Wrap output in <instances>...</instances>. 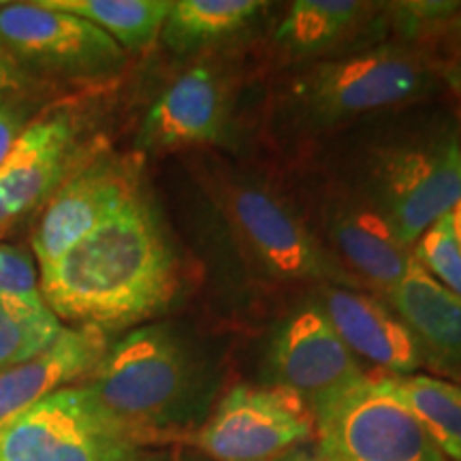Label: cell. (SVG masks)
I'll return each mask as SVG.
<instances>
[{
    "label": "cell",
    "mask_w": 461,
    "mask_h": 461,
    "mask_svg": "<svg viewBox=\"0 0 461 461\" xmlns=\"http://www.w3.org/2000/svg\"><path fill=\"white\" fill-rule=\"evenodd\" d=\"M177 269L160 218L137 193L43 269L41 291L60 322L107 333L163 312Z\"/></svg>",
    "instance_id": "obj_1"
},
{
    "label": "cell",
    "mask_w": 461,
    "mask_h": 461,
    "mask_svg": "<svg viewBox=\"0 0 461 461\" xmlns=\"http://www.w3.org/2000/svg\"><path fill=\"white\" fill-rule=\"evenodd\" d=\"M336 182L412 248L461 201L459 120L445 109L419 105L376 118L348 146Z\"/></svg>",
    "instance_id": "obj_2"
},
{
    "label": "cell",
    "mask_w": 461,
    "mask_h": 461,
    "mask_svg": "<svg viewBox=\"0 0 461 461\" xmlns=\"http://www.w3.org/2000/svg\"><path fill=\"white\" fill-rule=\"evenodd\" d=\"M96 406L137 445L186 425L205 400V370L169 325H143L103 355L84 380Z\"/></svg>",
    "instance_id": "obj_3"
},
{
    "label": "cell",
    "mask_w": 461,
    "mask_h": 461,
    "mask_svg": "<svg viewBox=\"0 0 461 461\" xmlns=\"http://www.w3.org/2000/svg\"><path fill=\"white\" fill-rule=\"evenodd\" d=\"M434 62L411 45L384 43L299 73L282 99L288 129L316 135L366 115L419 105L436 88Z\"/></svg>",
    "instance_id": "obj_4"
},
{
    "label": "cell",
    "mask_w": 461,
    "mask_h": 461,
    "mask_svg": "<svg viewBox=\"0 0 461 461\" xmlns=\"http://www.w3.org/2000/svg\"><path fill=\"white\" fill-rule=\"evenodd\" d=\"M321 461H448L389 387L363 376L312 408Z\"/></svg>",
    "instance_id": "obj_5"
},
{
    "label": "cell",
    "mask_w": 461,
    "mask_h": 461,
    "mask_svg": "<svg viewBox=\"0 0 461 461\" xmlns=\"http://www.w3.org/2000/svg\"><path fill=\"white\" fill-rule=\"evenodd\" d=\"M221 199L235 238L261 272L278 280L353 285V276L322 246L305 218L269 184L230 177L222 184Z\"/></svg>",
    "instance_id": "obj_6"
},
{
    "label": "cell",
    "mask_w": 461,
    "mask_h": 461,
    "mask_svg": "<svg viewBox=\"0 0 461 461\" xmlns=\"http://www.w3.org/2000/svg\"><path fill=\"white\" fill-rule=\"evenodd\" d=\"M137 451L84 384L56 391L0 425V461H135Z\"/></svg>",
    "instance_id": "obj_7"
},
{
    "label": "cell",
    "mask_w": 461,
    "mask_h": 461,
    "mask_svg": "<svg viewBox=\"0 0 461 461\" xmlns=\"http://www.w3.org/2000/svg\"><path fill=\"white\" fill-rule=\"evenodd\" d=\"M314 436L312 408L276 384H238L194 431L212 461H276Z\"/></svg>",
    "instance_id": "obj_8"
},
{
    "label": "cell",
    "mask_w": 461,
    "mask_h": 461,
    "mask_svg": "<svg viewBox=\"0 0 461 461\" xmlns=\"http://www.w3.org/2000/svg\"><path fill=\"white\" fill-rule=\"evenodd\" d=\"M0 43L31 75L68 79L105 77L124 65L126 51L82 17L37 3L0 9Z\"/></svg>",
    "instance_id": "obj_9"
},
{
    "label": "cell",
    "mask_w": 461,
    "mask_h": 461,
    "mask_svg": "<svg viewBox=\"0 0 461 461\" xmlns=\"http://www.w3.org/2000/svg\"><path fill=\"white\" fill-rule=\"evenodd\" d=\"M272 384L293 391L310 408L366 376L319 303L282 322L267 353Z\"/></svg>",
    "instance_id": "obj_10"
},
{
    "label": "cell",
    "mask_w": 461,
    "mask_h": 461,
    "mask_svg": "<svg viewBox=\"0 0 461 461\" xmlns=\"http://www.w3.org/2000/svg\"><path fill=\"white\" fill-rule=\"evenodd\" d=\"M137 193V171L124 160H96L67 177L50 197L32 235L39 269H48Z\"/></svg>",
    "instance_id": "obj_11"
},
{
    "label": "cell",
    "mask_w": 461,
    "mask_h": 461,
    "mask_svg": "<svg viewBox=\"0 0 461 461\" xmlns=\"http://www.w3.org/2000/svg\"><path fill=\"white\" fill-rule=\"evenodd\" d=\"M322 246L353 278L389 293L412 263V250L402 244L378 212L363 203L342 184L331 182L321 199Z\"/></svg>",
    "instance_id": "obj_12"
},
{
    "label": "cell",
    "mask_w": 461,
    "mask_h": 461,
    "mask_svg": "<svg viewBox=\"0 0 461 461\" xmlns=\"http://www.w3.org/2000/svg\"><path fill=\"white\" fill-rule=\"evenodd\" d=\"M230 92L216 68H188L154 101L143 118L137 146L148 152L210 146L227 140Z\"/></svg>",
    "instance_id": "obj_13"
},
{
    "label": "cell",
    "mask_w": 461,
    "mask_h": 461,
    "mask_svg": "<svg viewBox=\"0 0 461 461\" xmlns=\"http://www.w3.org/2000/svg\"><path fill=\"white\" fill-rule=\"evenodd\" d=\"M316 303L350 353L384 367L391 376H411L425 363L419 342L387 303L331 285L322 288Z\"/></svg>",
    "instance_id": "obj_14"
},
{
    "label": "cell",
    "mask_w": 461,
    "mask_h": 461,
    "mask_svg": "<svg viewBox=\"0 0 461 461\" xmlns=\"http://www.w3.org/2000/svg\"><path fill=\"white\" fill-rule=\"evenodd\" d=\"M107 333L96 327H65L31 359L0 374V425L56 391L90 376L107 353Z\"/></svg>",
    "instance_id": "obj_15"
},
{
    "label": "cell",
    "mask_w": 461,
    "mask_h": 461,
    "mask_svg": "<svg viewBox=\"0 0 461 461\" xmlns=\"http://www.w3.org/2000/svg\"><path fill=\"white\" fill-rule=\"evenodd\" d=\"M77 129L71 118L58 113L28 124L0 165V194L20 218L50 201L67 180Z\"/></svg>",
    "instance_id": "obj_16"
},
{
    "label": "cell",
    "mask_w": 461,
    "mask_h": 461,
    "mask_svg": "<svg viewBox=\"0 0 461 461\" xmlns=\"http://www.w3.org/2000/svg\"><path fill=\"white\" fill-rule=\"evenodd\" d=\"M384 295L419 342L425 361L461 370V297L431 278L414 257L403 278Z\"/></svg>",
    "instance_id": "obj_17"
},
{
    "label": "cell",
    "mask_w": 461,
    "mask_h": 461,
    "mask_svg": "<svg viewBox=\"0 0 461 461\" xmlns=\"http://www.w3.org/2000/svg\"><path fill=\"white\" fill-rule=\"evenodd\" d=\"M372 7L359 0H297L276 28L274 41L295 58L319 56L342 41Z\"/></svg>",
    "instance_id": "obj_18"
},
{
    "label": "cell",
    "mask_w": 461,
    "mask_h": 461,
    "mask_svg": "<svg viewBox=\"0 0 461 461\" xmlns=\"http://www.w3.org/2000/svg\"><path fill=\"white\" fill-rule=\"evenodd\" d=\"M265 7L258 0H177L160 34L173 51H197L235 37Z\"/></svg>",
    "instance_id": "obj_19"
},
{
    "label": "cell",
    "mask_w": 461,
    "mask_h": 461,
    "mask_svg": "<svg viewBox=\"0 0 461 461\" xmlns=\"http://www.w3.org/2000/svg\"><path fill=\"white\" fill-rule=\"evenodd\" d=\"M101 28L124 51L146 50L163 32L171 0H41Z\"/></svg>",
    "instance_id": "obj_20"
},
{
    "label": "cell",
    "mask_w": 461,
    "mask_h": 461,
    "mask_svg": "<svg viewBox=\"0 0 461 461\" xmlns=\"http://www.w3.org/2000/svg\"><path fill=\"white\" fill-rule=\"evenodd\" d=\"M389 387L448 461H461V387L434 376H387Z\"/></svg>",
    "instance_id": "obj_21"
},
{
    "label": "cell",
    "mask_w": 461,
    "mask_h": 461,
    "mask_svg": "<svg viewBox=\"0 0 461 461\" xmlns=\"http://www.w3.org/2000/svg\"><path fill=\"white\" fill-rule=\"evenodd\" d=\"M0 308L20 321L60 322L45 302L31 252L5 241H0Z\"/></svg>",
    "instance_id": "obj_22"
},
{
    "label": "cell",
    "mask_w": 461,
    "mask_h": 461,
    "mask_svg": "<svg viewBox=\"0 0 461 461\" xmlns=\"http://www.w3.org/2000/svg\"><path fill=\"white\" fill-rule=\"evenodd\" d=\"M412 248L414 261L453 295L461 297V248L451 214L431 224Z\"/></svg>",
    "instance_id": "obj_23"
},
{
    "label": "cell",
    "mask_w": 461,
    "mask_h": 461,
    "mask_svg": "<svg viewBox=\"0 0 461 461\" xmlns=\"http://www.w3.org/2000/svg\"><path fill=\"white\" fill-rule=\"evenodd\" d=\"M387 11L389 26L406 41L429 37L438 31H447L448 22L461 11L457 0H402V3L380 5Z\"/></svg>",
    "instance_id": "obj_24"
},
{
    "label": "cell",
    "mask_w": 461,
    "mask_h": 461,
    "mask_svg": "<svg viewBox=\"0 0 461 461\" xmlns=\"http://www.w3.org/2000/svg\"><path fill=\"white\" fill-rule=\"evenodd\" d=\"M65 330L62 322H28L0 308V374L50 346Z\"/></svg>",
    "instance_id": "obj_25"
},
{
    "label": "cell",
    "mask_w": 461,
    "mask_h": 461,
    "mask_svg": "<svg viewBox=\"0 0 461 461\" xmlns=\"http://www.w3.org/2000/svg\"><path fill=\"white\" fill-rule=\"evenodd\" d=\"M26 115L15 103L0 96V165L9 157L11 148L15 146L17 137L26 129Z\"/></svg>",
    "instance_id": "obj_26"
},
{
    "label": "cell",
    "mask_w": 461,
    "mask_h": 461,
    "mask_svg": "<svg viewBox=\"0 0 461 461\" xmlns=\"http://www.w3.org/2000/svg\"><path fill=\"white\" fill-rule=\"evenodd\" d=\"M31 75L20 67V62L11 56V51L0 43V95L20 92L28 88Z\"/></svg>",
    "instance_id": "obj_27"
},
{
    "label": "cell",
    "mask_w": 461,
    "mask_h": 461,
    "mask_svg": "<svg viewBox=\"0 0 461 461\" xmlns=\"http://www.w3.org/2000/svg\"><path fill=\"white\" fill-rule=\"evenodd\" d=\"M442 77H445L448 88L453 90V95L461 101V56L455 58L451 65L442 71Z\"/></svg>",
    "instance_id": "obj_28"
},
{
    "label": "cell",
    "mask_w": 461,
    "mask_h": 461,
    "mask_svg": "<svg viewBox=\"0 0 461 461\" xmlns=\"http://www.w3.org/2000/svg\"><path fill=\"white\" fill-rule=\"evenodd\" d=\"M20 221V214L14 210V205L9 203L7 199L0 194V233H5L9 227H14V224Z\"/></svg>",
    "instance_id": "obj_29"
},
{
    "label": "cell",
    "mask_w": 461,
    "mask_h": 461,
    "mask_svg": "<svg viewBox=\"0 0 461 461\" xmlns=\"http://www.w3.org/2000/svg\"><path fill=\"white\" fill-rule=\"evenodd\" d=\"M276 461H321L316 457L314 451H308V448L299 447V448H293V451H288L286 455H282Z\"/></svg>",
    "instance_id": "obj_30"
},
{
    "label": "cell",
    "mask_w": 461,
    "mask_h": 461,
    "mask_svg": "<svg viewBox=\"0 0 461 461\" xmlns=\"http://www.w3.org/2000/svg\"><path fill=\"white\" fill-rule=\"evenodd\" d=\"M451 218H453V229H455V235H457V241H459V248H461V201H459L457 205L453 207Z\"/></svg>",
    "instance_id": "obj_31"
},
{
    "label": "cell",
    "mask_w": 461,
    "mask_h": 461,
    "mask_svg": "<svg viewBox=\"0 0 461 461\" xmlns=\"http://www.w3.org/2000/svg\"><path fill=\"white\" fill-rule=\"evenodd\" d=\"M447 32H448V34H453V37L461 39V11H459L457 15L453 17L451 22H448V26H447Z\"/></svg>",
    "instance_id": "obj_32"
},
{
    "label": "cell",
    "mask_w": 461,
    "mask_h": 461,
    "mask_svg": "<svg viewBox=\"0 0 461 461\" xmlns=\"http://www.w3.org/2000/svg\"><path fill=\"white\" fill-rule=\"evenodd\" d=\"M459 140H461V118H459Z\"/></svg>",
    "instance_id": "obj_33"
},
{
    "label": "cell",
    "mask_w": 461,
    "mask_h": 461,
    "mask_svg": "<svg viewBox=\"0 0 461 461\" xmlns=\"http://www.w3.org/2000/svg\"><path fill=\"white\" fill-rule=\"evenodd\" d=\"M5 5H7V3H3V0H0V9H3V7H5Z\"/></svg>",
    "instance_id": "obj_34"
}]
</instances>
